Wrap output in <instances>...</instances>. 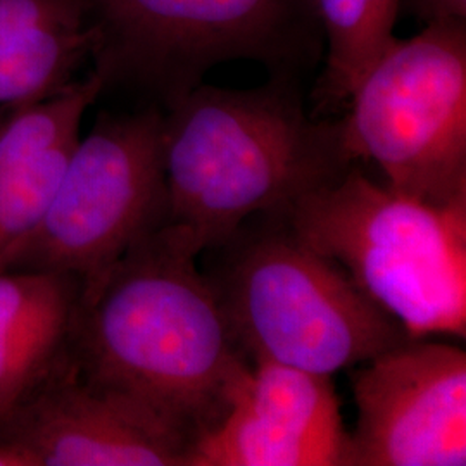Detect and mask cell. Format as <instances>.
I'll list each match as a JSON object with an SVG mask.
<instances>
[{
  "label": "cell",
  "mask_w": 466,
  "mask_h": 466,
  "mask_svg": "<svg viewBox=\"0 0 466 466\" xmlns=\"http://www.w3.org/2000/svg\"><path fill=\"white\" fill-rule=\"evenodd\" d=\"M200 254L173 223L142 238L82 290L67 352L88 380L138 402L190 448L228 413L252 370Z\"/></svg>",
  "instance_id": "6da1fadb"
},
{
  "label": "cell",
  "mask_w": 466,
  "mask_h": 466,
  "mask_svg": "<svg viewBox=\"0 0 466 466\" xmlns=\"http://www.w3.org/2000/svg\"><path fill=\"white\" fill-rule=\"evenodd\" d=\"M325 69L313 90V116L348 106L354 88L396 42L400 0H315Z\"/></svg>",
  "instance_id": "5bb4252c"
},
{
  "label": "cell",
  "mask_w": 466,
  "mask_h": 466,
  "mask_svg": "<svg viewBox=\"0 0 466 466\" xmlns=\"http://www.w3.org/2000/svg\"><path fill=\"white\" fill-rule=\"evenodd\" d=\"M169 221L202 250L246 219L285 211L360 165L342 121L308 115L299 80L271 76L254 88L200 84L163 111Z\"/></svg>",
  "instance_id": "7a4b0ae2"
},
{
  "label": "cell",
  "mask_w": 466,
  "mask_h": 466,
  "mask_svg": "<svg viewBox=\"0 0 466 466\" xmlns=\"http://www.w3.org/2000/svg\"><path fill=\"white\" fill-rule=\"evenodd\" d=\"M156 106L102 113L73 150L47 213L2 269L67 275L82 290L169 221Z\"/></svg>",
  "instance_id": "52a82bcc"
},
{
  "label": "cell",
  "mask_w": 466,
  "mask_h": 466,
  "mask_svg": "<svg viewBox=\"0 0 466 466\" xmlns=\"http://www.w3.org/2000/svg\"><path fill=\"white\" fill-rule=\"evenodd\" d=\"M97 73L167 111L213 67L256 61L299 80L319 54L315 0H82Z\"/></svg>",
  "instance_id": "5b68a950"
},
{
  "label": "cell",
  "mask_w": 466,
  "mask_h": 466,
  "mask_svg": "<svg viewBox=\"0 0 466 466\" xmlns=\"http://www.w3.org/2000/svg\"><path fill=\"white\" fill-rule=\"evenodd\" d=\"M80 296L67 275L0 269V418L66 358Z\"/></svg>",
  "instance_id": "7c38bea8"
},
{
  "label": "cell",
  "mask_w": 466,
  "mask_h": 466,
  "mask_svg": "<svg viewBox=\"0 0 466 466\" xmlns=\"http://www.w3.org/2000/svg\"><path fill=\"white\" fill-rule=\"evenodd\" d=\"M420 23H466V0H400V13Z\"/></svg>",
  "instance_id": "9a60e30c"
},
{
  "label": "cell",
  "mask_w": 466,
  "mask_h": 466,
  "mask_svg": "<svg viewBox=\"0 0 466 466\" xmlns=\"http://www.w3.org/2000/svg\"><path fill=\"white\" fill-rule=\"evenodd\" d=\"M350 432L332 377L252 363L217 427L190 448L185 466H348Z\"/></svg>",
  "instance_id": "30bf717a"
},
{
  "label": "cell",
  "mask_w": 466,
  "mask_h": 466,
  "mask_svg": "<svg viewBox=\"0 0 466 466\" xmlns=\"http://www.w3.org/2000/svg\"><path fill=\"white\" fill-rule=\"evenodd\" d=\"M340 117L358 163L431 204L466 200V23L427 25L400 40L354 88Z\"/></svg>",
  "instance_id": "8992f818"
},
{
  "label": "cell",
  "mask_w": 466,
  "mask_h": 466,
  "mask_svg": "<svg viewBox=\"0 0 466 466\" xmlns=\"http://www.w3.org/2000/svg\"><path fill=\"white\" fill-rule=\"evenodd\" d=\"M348 466L466 465V352L408 340L352 367Z\"/></svg>",
  "instance_id": "ba28073f"
},
{
  "label": "cell",
  "mask_w": 466,
  "mask_h": 466,
  "mask_svg": "<svg viewBox=\"0 0 466 466\" xmlns=\"http://www.w3.org/2000/svg\"><path fill=\"white\" fill-rule=\"evenodd\" d=\"M102 90L94 71L0 117V269L47 213L82 137L85 113Z\"/></svg>",
  "instance_id": "8fae6325"
},
{
  "label": "cell",
  "mask_w": 466,
  "mask_h": 466,
  "mask_svg": "<svg viewBox=\"0 0 466 466\" xmlns=\"http://www.w3.org/2000/svg\"><path fill=\"white\" fill-rule=\"evenodd\" d=\"M202 254V271L250 363L333 377L411 340L344 268L300 238L283 211L250 217Z\"/></svg>",
  "instance_id": "3957f363"
},
{
  "label": "cell",
  "mask_w": 466,
  "mask_h": 466,
  "mask_svg": "<svg viewBox=\"0 0 466 466\" xmlns=\"http://www.w3.org/2000/svg\"><path fill=\"white\" fill-rule=\"evenodd\" d=\"M30 466H185L188 442L134 400L84 377L66 356L0 418Z\"/></svg>",
  "instance_id": "9c48e42d"
},
{
  "label": "cell",
  "mask_w": 466,
  "mask_h": 466,
  "mask_svg": "<svg viewBox=\"0 0 466 466\" xmlns=\"http://www.w3.org/2000/svg\"><path fill=\"white\" fill-rule=\"evenodd\" d=\"M411 340L466 337V200L431 204L350 167L283 211Z\"/></svg>",
  "instance_id": "277c9868"
},
{
  "label": "cell",
  "mask_w": 466,
  "mask_h": 466,
  "mask_svg": "<svg viewBox=\"0 0 466 466\" xmlns=\"http://www.w3.org/2000/svg\"><path fill=\"white\" fill-rule=\"evenodd\" d=\"M92 49L82 0H0V107L59 92Z\"/></svg>",
  "instance_id": "4fadbf2b"
}]
</instances>
